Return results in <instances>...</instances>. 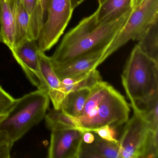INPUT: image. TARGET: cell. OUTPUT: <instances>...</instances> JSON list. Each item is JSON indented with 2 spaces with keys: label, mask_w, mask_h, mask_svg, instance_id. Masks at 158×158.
<instances>
[{
  "label": "cell",
  "mask_w": 158,
  "mask_h": 158,
  "mask_svg": "<svg viewBox=\"0 0 158 158\" xmlns=\"http://www.w3.org/2000/svg\"><path fill=\"white\" fill-rule=\"evenodd\" d=\"M132 10L109 23H98L95 13L84 18L66 33L50 57L53 67L65 65L92 52L106 50L125 23Z\"/></svg>",
  "instance_id": "6da1fadb"
},
{
  "label": "cell",
  "mask_w": 158,
  "mask_h": 158,
  "mask_svg": "<svg viewBox=\"0 0 158 158\" xmlns=\"http://www.w3.org/2000/svg\"><path fill=\"white\" fill-rule=\"evenodd\" d=\"M129 104L123 95L108 83L102 81L90 89L80 116L77 118L84 131L109 125L116 127L129 119Z\"/></svg>",
  "instance_id": "7a4b0ae2"
},
{
  "label": "cell",
  "mask_w": 158,
  "mask_h": 158,
  "mask_svg": "<svg viewBox=\"0 0 158 158\" xmlns=\"http://www.w3.org/2000/svg\"><path fill=\"white\" fill-rule=\"evenodd\" d=\"M50 102L48 93L39 89L16 99L0 123V131L15 143L44 119Z\"/></svg>",
  "instance_id": "3957f363"
},
{
  "label": "cell",
  "mask_w": 158,
  "mask_h": 158,
  "mask_svg": "<svg viewBox=\"0 0 158 158\" xmlns=\"http://www.w3.org/2000/svg\"><path fill=\"white\" fill-rule=\"evenodd\" d=\"M122 80L130 102L146 101L158 93V62L137 44L126 64Z\"/></svg>",
  "instance_id": "277c9868"
},
{
  "label": "cell",
  "mask_w": 158,
  "mask_h": 158,
  "mask_svg": "<svg viewBox=\"0 0 158 158\" xmlns=\"http://www.w3.org/2000/svg\"><path fill=\"white\" fill-rule=\"evenodd\" d=\"M119 140L121 158H157L158 131L153 130L136 107Z\"/></svg>",
  "instance_id": "5b68a950"
},
{
  "label": "cell",
  "mask_w": 158,
  "mask_h": 158,
  "mask_svg": "<svg viewBox=\"0 0 158 158\" xmlns=\"http://www.w3.org/2000/svg\"><path fill=\"white\" fill-rule=\"evenodd\" d=\"M158 0H143L132 10L125 23L104 52L103 62L130 40L139 41L158 23Z\"/></svg>",
  "instance_id": "8992f818"
},
{
  "label": "cell",
  "mask_w": 158,
  "mask_h": 158,
  "mask_svg": "<svg viewBox=\"0 0 158 158\" xmlns=\"http://www.w3.org/2000/svg\"><path fill=\"white\" fill-rule=\"evenodd\" d=\"M73 10L71 0H49L47 18L37 40L41 51L49 50L57 43L70 22Z\"/></svg>",
  "instance_id": "52a82bcc"
},
{
  "label": "cell",
  "mask_w": 158,
  "mask_h": 158,
  "mask_svg": "<svg viewBox=\"0 0 158 158\" xmlns=\"http://www.w3.org/2000/svg\"><path fill=\"white\" fill-rule=\"evenodd\" d=\"M10 51L31 84L38 89L48 93V89L40 68V50L36 40H26Z\"/></svg>",
  "instance_id": "ba28073f"
},
{
  "label": "cell",
  "mask_w": 158,
  "mask_h": 158,
  "mask_svg": "<svg viewBox=\"0 0 158 158\" xmlns=\"http://www.w3.org/2000/svg\"><path fill=\"white\" fill-rule=\"evenodd\" d=\"M84 130L79 128L51 131L49 158H77Z\"/></svg>",
  "instance_id": "9c48e42d"
},
{
  "label": "cell",
  "mask_w": 158,
  "mask_h": 158,
  "mask_svg": "<svg viewBox=\"0 0 158 158\" xmlns=\"http://www.w3.org/2000/svg\"><path fill=\"white\" fill-rule=\"evenodd\" d=\"M105 50L98 51L80 57L71 62L59 67H53L57 76L60 80L87 73L102 63V58Z\"/></svg>",
  "instance_id": "30bf717a"
},
{
  "label": "cell",
  "mask_w": 158,
  "mask_h": 158,
  "mask_svg": "<svg viewBox=\"0 0 158 158\" xmlns=\"http://www.w3.org/2000/svg\"><path fill=\"white\" fill-rule=\"evenodd\" d=\"M39 63L40 72L47 86L50 99L53 108L59 109L64 98L60 92L61 80L54 71L50 57L41 51L39 52Z\"/></svg>",
  "instance_id": "8fae6325"
},
{
  "label": "cell",
  "mask_w": 158,
  "mask_h": 158,
  "mask_svg": "<svg viewBox=\"0 0 158 158\" xmlns=\"http://www.w3.org/2000/svg\"><path fill=\"white\" fill-rule=\"evenodd\" d=\"M77 158H121L119 142L103 139L95 133L92 142L82 141Z\"/></svg>",
  "instance_id": "7c38bea8"
},
{
  "label": "cell",
  "mask_w": 158,
  "mask_h": 158,
  "mask_svg": "<svg viewBox=\"0 0 158 158\" xmlns=\"http://www.w3.org/2000/svg\"><path fill=\"white\" fill-rule=\"evenodd\" d=\"M132 0H105L95 12L98 23H109L123 16L133 9Z\"/></svg>",
  "instance_id": "4fadbf2b"
},
{
  "label": "cell",
  "mask_w": 158,
  "mask_h": 158,
  "mask_svg": "<svg viewBox=\"0 0 158 158\" xmlns=\"http://www.w3.org/2000/svg\"><path fill=\"white\" fill-rule=\"evenodd\" d=\"M18 0H1L2 43L10 50L14 47L15 26Z\"/></svg>",
  "instance_id": "5bb4252c"
},
{
  "label": "cell",
  "mask_w": 158,
  "mask_h": 158,
  "mask_svg": "<svg viewBox=\"0 0 158 158\" xmlns=\"http://www.w3.org/2000/svg\"><path fill=\"white\" fill-rule=\"evenodd\" d=\"M99 72L97 69L85 73L61 80L60 92L64 97L69 92L83 89H91L98 83L102 81Z\"/></svg>",
  "instance_id": "9a60e30c"
},
{
  "label": "cell",
  "mask_w": 158,
  "mask_h": 158,
  "mask_svg": "<svg viewBox=\"0 0 158 158\" xmlns=\"http://www.w3.org/2000/svg\"><path fill=\"white\" fill-rule=\"evenodd\" d=\"M90 92V89L87 88L69 92L64 97L59 109L72 117L78 118Z\"/></svg>",
  "instance_id": "2e32d148"
},
{
  "label": "cell",
  "mask_w": 158,
  "mask_h": 158,
  "mask_svg": "<svg viewBox=\"0 0 158 158\" xmlns=\"http://www.w3.org/2000/svg\"><path fill=\"white\" fill-rule=\"evenodd\" d=\"M44 119L47 128L51 131L70 128L82 129L77 118L70 116L61 109H49Z\"/></svg>",
  "instance_id": "e0dca14e"
},
{
  "label": "cell",
  "mask_w": 158,
  "mask_h": 158,
  "mask_svg": "<svg viewBox=\"0 0 158 158\" xmlns=\"http://www.w3.org/2000/svg\"><path fill=\"white\" fill-rule=\"evenodd\" d=\"M30 15L24 7L21 0H18L15 15L14 48L26 40L30 39Z\"/></svg>",
  "instance_id": "ac0fdd59"
},
{
  "label": "cell",
  "mask_w": 158,
  "mask_h": 158,
  "mask_svg": "<svg viewBox=\"0 0 158 158\" xmlns=\"http://www.w3.org/2000/svg\"><path fill=\"white\" fill-rule=\"evenodd\" d=\"M130 106L136 107L151 128L158 131V93L146 101L131 102Z\"/></svg>",
  "instance_id": "d6986e66"
},
{
  "label": "cell",
  "mask_w": 158,
  "mask_h": 158,
  "mask_svg": "<svg viewBox=\"0 0 158 158\" xmlns=\"http://www.w3.org/2000/svg\"><path fill=\"white\" fill-rule=\"evenodd\" d=\"M137 45L145 54L158 62V23L151 28Z\"/></svg>",
  "instance_id": "ffe728a7"
},
{
  "label": "cell",
  "mask_w": 158,
  "mask_h": 158,
  "mask_svg": "<svg viewBox=\"0 0 158 158\" xmlns=\"http://www.w3.org/2000/svg\"><path fill=\"white\" fill-rule=\"evenodd\" d=\"M21 1L31 19H39L44 23L39 0H21Z\"/></svg>",
  "instance_id": "44dd1931"
},
{
  "label": "cell",
  "mask_w": 158,
  "mask_h": 158,
  "mask_svg": "<svg viewBox=\"0 0 158 158\" xmlns=\"http://www.w3.org/2000/svg\"><path fill=\"white\" fill-rule=\"evenodd\" d=\"M15 100L0 85V114L7 113L14 104Z\"/></svg>",
  "instance_id": "7402d4cb"
},
{
  "label": "cell",
  "mask_w": 158,
  "mask_h": 158,
  "mask_svg": "<svg viewBox=\"0 0 158 158\" xmlns=\"http://www.w3.org/2000/svg\"><path fill=\"white\" fill-rule=\"evenodd\" d=\"M14 143L9 139L3 132L0 131V158H9Z\"/></svg>",
  "instance_id": "603a6c76"
},
{
  "label": "cell",
  "mask_w": 158,
  "mask_h": 158,
  "mask_svg": "<svg viewBox=\"0 0 158 158\" xmlns=\"http://www.w3.org/2000/svg\"><path fill=\"white\" fill-rule=\"evenodd\" d=\"M111 128V127L109 125H106L93 129L91 131L95 132L103 139L113 142H119V140L114 138Z\"/></svg>",
  "instance_id": "cb8c5ba5"
},
{
  "label": "cell",
  "mask_w": 158,
  "mask_h": 158,
  "mask_svg": "<svg viewBox=\"0 0 158 158\" xmlns=\"http://www.w3.org/2000/svg\"><path fill=\"white\" fill-rule=\"evenodd\" d=\"M49 0H40V7L44 22L47 18V12Z\"/></svg>",
  "instance_id": "d4e9b609"
},
{
  "label": "cell",
  "mask_w": 158,
  "mask_h": 158,
  "mask_svg": "<svg viewBox=\"0 0 158 158\" xmlns=\"http://www.w3.org/2000/svg\"><path fill=\"white\" fill-rule=\"evenodd\" d=\"M85 0H71V5L73 10H74L78 5L82 3Z\"/></svg>",
  "instance_id": "484cf974"
},
{
  "label": "cell",
  "mask_w": 158,
  "mask_h": 158,
  "mask_svg": "<svg viewBox=\"0 0 158 158\" xmlns=\"http://www.w3.org/2000/svg\"><path fill=\"white\" fill-rule=\"evenodd\" d=\"M1 0H0V42H2V31L1 24Z\"/></svg>",
  "instance_id": "4316f807"
},
{
  "label": "cell",
  "mask_w": 158,
  "mask_h": 158,
  "mask_svg": "<svg viewBox=\"0 0 158 158\" xmlns=\"http://www.w3.org/2000/svg\"><path fill=\"white\" fill-rule=\"evenodd\" d=\"M143 1V0H132L131 1V4H132V9H134L136 8Z\"/></svg>",
  "instance_id": "83f0119b"
},
{
  "label": "cell",
  "mask_w": 158,
  "mask_h": 158,
  "mask_svg": "<svg viewBox=\"0 0 158 158\" xmlns=\"http://www.w3.org/2000/svg\"><path fill=\"white\" fill-rule=\"evenodd\" d=\"M7 113L2 114H0V123H2V121L4 120V118L6 117L7 115Z\"/></svg>",
  "instance_id": "f1b7e54d"
},
{
  "label": "cell",
  "mask_w": 158,
  "mask_h": 158,
  "mask_svg": "<svg viewBox=\"0 0 158 158\" xmlns=\"http://www.w3.org/2000/svg\"><path fill=\"white\" fill-rule=\"evenodd\" d=\"M105 0H98V2L99 4L101 3L102 2H103V1H104Z\"/></svg>",
  "instance_id": "f546056e"
},
{
  "label": "cell",
  "mask_w": 158,
  "mask_h": 158,
  "mask_svg": "<svg viewBox=\"0 0 158 158\" xmlns=\"http://www.w3.org/2000/svg\"><path fill=\"white\" fill-rule=\"evenodd\" d=\"M39 1H40V0H39Z\"/></svg>",
  "instance_id": "4dcf8cb0"
}]
</instances>
